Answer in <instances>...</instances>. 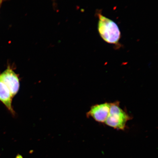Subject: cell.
I'll use <instances>...</instances> for the list:
<instances>
[{
  "label": "cell",
  "instance_id": "obj_3",
  "mask_svg": "<svg viewBox=\"0 0 158 158\" xmlns=\"http://www.w3.org/2000/svg\"><path fill=\"white\" fill-rule=\"evenodd\" d=\"M0 79L8 88L14 97L18 92L19 89V80L17 74L9 66L0 74Z\"/></svg>",
  "mask_w": 158,
  "mask_h": 158
},
{
  "label": "cell",
  "instance_id": "obj_4",
  "mask_svg": "<svg viewBox=\"0 0 158 158\" xmlns=\"http://www.w3.org/2000/svg\"><path fill=\"white\" fill-rule=\"evenodd\" d=\"M110 107V103L108 102L95 105L91 106L87 116L96 122L105 123L109 114Z\"/></svg>",
  "mask_w": 158,
  "mask_h": 158
},
{
  "label": "cell",
  "instance_id": "obj_5",
  "mask_svg": "<svg viewBox=\"0 0 158 158\" xmlns=\"http://www.w3.org/2000/svg\"><path fill=\"white\" fill-rule=\"evenodd\" d=\"M13 98L8 88L0 79V101L11 113L15 114V112L12 106Z\"/></svg>",
  "mask_w": 158,
  "mask_h": 158
},
{
  "label": "cell",
  "instance_id": "obj_2",
  "mask_svg": "<svg viewBox=\"0 0 158 158\" xmlns=\"http://www.w3.org/2000/svg\"><path fill=\"white\" fill-rule=\"evenodd\" d=\"M131 119V116L120 107V102L117 101L110 103L109 114L105 123L114 129L124 130L127 122Z\"/></svg>",
  "mask_w": 158,
  "mask_h": 158
},
{
  "label": "cell",
  "instance_id": "obj_1",
  "mask_svg": "<svg viewBox=\"0 0 158 158\" xmlns=\"http://www.w3.org/2000/svg\"><path fill=\"white\" fill-rule=\"evenodd\" d=\"M98 31L100 36L106 43L117 44L121 33L116 23L100 14H98Z\"/></svg>",
  "mask_w": 158,
  "mask_h": 158
},
{
  "label": "cell",
  "instance_id": "obj_6",
  "mask_svg": "<svg viewBox=\"0 0 158 158\" xmlns=\"http://www.w3.org/2000/svg\"><path fill=\"white\" fill-rule=\"evenodd\" d=\"M3 0H0V8H1L2 3Z\"/></svg>",
  "mask_w": 158,
  "mask_h": 158
}]
</instances>
